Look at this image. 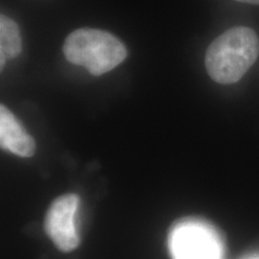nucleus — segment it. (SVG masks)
<instances>
[{
    "label": "nucleus",
    "instance_id": "obj_1",
    "mask_svg": "<svg viewBox=\"0 0 259 259\" xmlns=\"http://www.w3.org/2000/svg\"><path fill=\"white\" fill-rule=\"evenodd\" d=\"M259 37L247 27L229 29L211 42L205 54L209 76L220 84H233L245 76L257 60Z\"/></svg>",
    "mask_w": 259,
    "mask_h": 259
},
{
    "label": "nucleus",
    "instance_id": "obj_2",
    "mask_svg": "<svg viewBox=\"0 0 259 259\" xmlns=\"http://www.w3.org/2000/svg\"><path fill=\"white\" fill-rule=\"evenodd\" d=\"M67 61L83 66L93 76H101L115 69L127 57L125 45L105 30L80 28L71 32L63 46Z\"/></svg>",
    "mask_w": 259,
    "mask_h": 259
},
{
    "label": "nucleus",
    "instance_id": "obj_3",
    "mask_svg": "<svg viewBox=\"0 0 259 259\" xmlns=\"http://www.w3.org/2000/svg\"><path fill=\"white\" fill-rule=\"evenodd\" d=\"M174 259H221L222 242L211 227L200 222H184L170 236Z\"/></svg>",
    "mask_w": 259,
    "mask_h": 259
},
{
    "label": "nucleus",
    "instance_id": "obj_4",
    "mask_svg": "<svg viewBox=\"0 0 259 259\" xmlns=\"http://www.w3.org/2000/svg\"><path fill=\"white\" fill-rule=\"evenodd\" d=\"M78 205V194L67 193L54 199L47 210L45 231L61 252L76 250L80 242L74 226V216Z\"/></svg>",
    "mask_w": 259,
    "mask_h": 259
},
{
    "label": "nucleus",
    "instance_id": "obj_5",
    "mask_svg": "<svg viewBox=\"0 0 259 259\" xmlns=\"http://www.w3.org/2000/svg\"><path fill=\"white\" fill-rule=\"evenodd\" d=\"M0 144L4 150L21 157H31L36 151L35 139L5 105L0 106Z\"/></svg>",
    "mask_w": 259,
    "mask_h": 259
},
{
    "label": "nucleus",
    "instance_id": "obj_6",
    "mask_svg": "<svg viewBox=\"0 0 259 259\" xmlns=\"http://www.w3.org/2000/svg\"><path fill=\"white\" fill-rule=\"evenodd\" d=\"M22 52V36L18 24L8 16L0 17V57L15 59Z\"/></svg>",
    "mask_w": 259,
    "mask_h": 259
},
{
    "label": "nucleus",
    "instance_id": "obj_7",
    "mask_svg": "<svg viewBox=\"0 0 259 259\" xmlns=\"http://www.w3.org/2000/svg\"><path fill=\"white\" fill-rule=\"evenodd\" d=\"M236 2L246 3V4H254V5H259V0H236Z\"/></svg>",
    "mask_w": 259,
    "mask_h": 259
},
{
    "label": "nucleus",
    "instance_id": "obj_8",
    "mask_svg": "<svg viewBox=\"0 0 259 259\" xmlns=\"http://www.w3.org/2000/svg\"><path fill=\"white\" fill-rule=\"evenodd\" d=\"M245 259H259V254H254V255H251V257H247Z\"/></svg>",
    "mask_w": 259,
    "mask_h": 259
}]
</instances>
